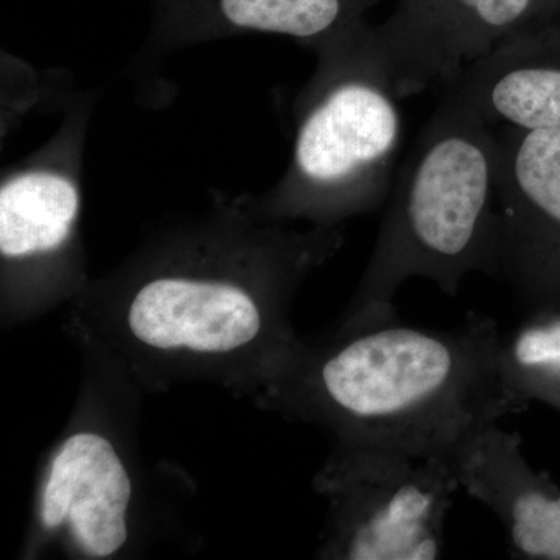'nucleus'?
<instances>
[{"label": "nucleus", "mask_w": 560, "mask_h": 560, "mask_svg": "<svg viewBox=\"0 0 560 560\" xmlns=\"http://www.w3.org/2000/svg\"><path fill=\"white\" fill-rule=\"evenodd\" d=\"M501 337L481 315L452 329L397 319L350 330L302 366V401L346 444L447 460L471 434L525 410L501 374Z\"/></svg>", "instance_id": "f257e3e1"}, {"label": "nucleus", "mask_w": 560, "mask_h": 560, "mask_svg": "<svg viewBox=\"0 0 560 560\" xmlns=\"http://www.w3.org/2000/svg\"><path fill=\"white\" fill-rule=\"evenodd\" d=\"M442 90L401 168L349 330L399 319L394 298L408 279L455 296L471 272L500 278L495 131L456 81Z\"/></svg>", "instance_id": "f03ea898"}, {"label": "nucleus", "mask_w": 560, "mask_h": 560, "mask_svg": "<svg viewBox=\"0 0 560 560\" xmlns=\"http://www.w3.org/2000/svg\"><path fill=\"white\" fill-rule=\"evenodd\" d=\"M315 51L318 68L296 102L293 158L268 208L331 224L386 200L401 119L371 25Z\"/></svg>", "instance_id": "7ed1b4c3"}, {"label": "nucleus", "mask_w": 560, "mask_h": 560, "mask_svg": "<svg viewBox=\"0 0 560 560\" xmlns=\"http://www.w3.org/2000/svg\"><path fill=\"white\" fill-rule=\"evenodd\" d=\"M334 504L330 556L348 560H430L459 489L447 460L346 444L320 478Z\"/></svg>", "instance_id": "20e7f679"}, {"label": "nucleus", "mask_w": 560, "mask_h": 560, "mask_svg": "<svg viewBox=\"0 0 560 560\" xmlns=\"http://www.w3.org/2000/svg\"><path fill=\"white\" fill-rule=\"evenodd\" d=\"M541 0H399L371 40L399 101L444 88L539 20Z\"/></svg>", "instance_id": "39448f33"}, {"label": "nucleus", "mask_w": 560, "mask_h": 560, "mask_svg": "<svg viewBox=\"0 0 560 560\" xmlns=\"http://www.w3.org/2000/svg\"><path fill=\"white\" fill-rule=\"evenodd\" d=\"M493 131L500 278L536 302L560 290V128Z\"/></svg>", "instance_id": "423d86ee"}, {"label": "nucleus", "mask_w": 560, "mask_h": 560, "mask_svg": "<svg viewBox=\"0 0 560 560\" xmlns=\"http://www.w3.org/2000/svg\"><path fill=\"white\" fill-rule=\"evenodd\" d=\"M447 463L459 489L499 517L515 556L560 559V495L530 471L517 434L493 423L467 438Z\"/></svg>", "instance_id": "0eeeda50"}, {"label": "nucleus", "mask_w": 560, "mask_h": 560, "mask_svg": "<svg viewBox=\"0 0 560 560\" xmlns=\"http://www.w3.org/2000/svg\"><path fill=\"white\" fill-rule=\"evenodd\" d=\"M128 326L150 348L226 353L256 340L264 316L253 294L235 283L165 276L136 293Z\"/></svg>", "instance_id": "6e6552de"}, {"label": "nucleus", "mask_w": 560, "mask_h": 560, "mask_svg": "<svg viewBox=\"0 0 560 560\" xmlns=\"http://www.w3.org/2000/svg\"><path fill=\"white\" fill-rule=\"evenodd\" d=\"M131 478L110 442L77 433L51 460L44 486L40 522L47 529L69 522L81 550L108 558L128 540Z\"/></svg>", "instance_id": "1a4fd4ad"}, {"label": "nucleus", "mask_w": 560, "mask_h": 560, "mask_svg": "<svg viewBox=\"0 0 560 560\" xmlns=\"http://www.w3.org/2000/svg\"><path fill=\"white\" fill-rule=\"evenodd\" d=\"M453 81L492 127L560 128V18L534 21Z\"/></svg>", "instance_id": "9d476101"}, {"label": "nucleus", "mask_w": 560, "mask_h": 560, "mask_svg": "<svg viewBox=\"0 0 560 560\" xmlns=\"http://www.w3.org/2000/svg\"><path fill=\"white\" fill-rule=\"evenodd\" d=\"M381 0H154L158 28L173 39L265 33L318 50L368 27Z\"/></svg>", "instance_id": "9b49d317"}, {"label": "nucleus", "mask_w": 560, "mask_h": 560, "mask_svg": "<svg viewBox=\"0 0 560 560\" xmlns=\"http://www.w3.org/2000/svg\"><path fill=\"white\" fill-rule=\"evenodd\" d=\"M75 176L55 161L10 173L0 187V254L24 260L60 249L80 215Z\"/></svg>", "instance_id": "f8f14e48"}, {"label": "nucleus", "mask_w": 560, "mask_h": 560, "mask_svg": "<svg viewBox=\"0 0 560 560\" xmlns=\"http://www.w3.org/2000/svg\"><path fill=\"white\" fill-rule=\"evenodd\" d=\"M500 368L515 394L528 401H560V316H544L501 337Z\"/></svg>", "instance_id": "ddd939ff"}, {"label": "nucleus", "mask_w": 560, "mask_h": 560, "mask_svg": "<svg viewBox=\"0 0 560 560\" xmlns=\"http://www.w3.org/2000/svg\"><path fill=\"white\" fill-rule=\"evenodd\" d=\"M560 18V0H541L539 20Z\"/></svg>", "instance_id": "4468645a"}]
</instances>
